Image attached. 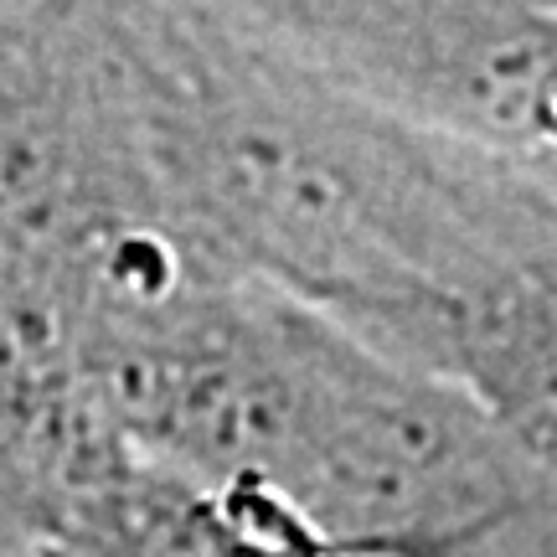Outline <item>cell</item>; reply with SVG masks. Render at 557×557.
I'll list each match as a JSON object with an SVG mask.
<instances>
[{
    "mask_svg": "<svg viewBox=\"0 0 557 557\" xmlns=\"http://www.w3.org/2000/svg\"><path fill=\"white\" fill-rule=\"evenodd\" d=\"M83 377L150 465L227 485L341 557H500L557 491L455 387L222 269L78 320Z\"/></svg>",
    "mask_w": 557,
    "mask_h": 557,
    "instance_id": "obj_1",
    "label": "cell"
},
{
    "mask_svg": "<svg viewBox=\"0 0 557 557\" xmlns=\"http://www.w3.org/2000/svg\"><path fill=\"white\" fill-rule=\"evenodd\" d=\"M120 449L67 305L0 253V557L32 553Z\"/></svg>",
    "mask_w": 557,
    "mask_h": 557,
    "instance_id": "obj_2",
    "label": "cell"
},
{
    "mask_svg": "<svg viewBox=\"0 0 557 557\" xmlns=\"http://www.w3.org/2000/svg\"><path fill=\"white\" fill-rule=\"evenodd\" d=\"M197 21L248 52L331 83L413 0H145Z\"/></svg>",
    "mask_w": 557,
    "mask_h": 557,
    "instance_id": "obj_3",
    "label": "cell"
},
{
    "mask_svg": "<svg viewBox=\"0 0 557 557\" xmlns=\"http://www.w3.org/2000/svg\"><path fill=\"white\" fill-rule=\"evenodd\" d=\"M553 557H557V511H553Z\"/></svg>",
    "mask_w": 557,
    "mask_h": 557,
    "instance_id": "obj_4",
    "label": "cell"
},
{
    "mask_svg": "<svg viewBox=\"0 0 557 557\" xmlns=\"http://www.w3.org/2000/svg\"><path fill=\"white\" fill-rule=\"evenodd\" d=\"M537 5H547V11H557V0H537Z\"/></svg>",
    "mask_w": 557,
    "mask_h": 557,
    "instance_id": "obj_5",
    "label": "cell"
},
{
    "mask_svg": "<svg viewBox=\"0 0 557 557\" xmlns=\"http://www.w3.org/2000/svg\"><path fill=\"white\" fill-rule=\"evenodd\" d=\"M5 5H16V0H0V11H5Z\"/></svg>",
    "mask_w": 557,
    "mask_h": 557,
    "instance_id": "obj_6",
    "label": "cell"
}]
</instances>
